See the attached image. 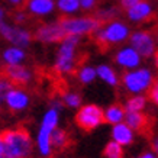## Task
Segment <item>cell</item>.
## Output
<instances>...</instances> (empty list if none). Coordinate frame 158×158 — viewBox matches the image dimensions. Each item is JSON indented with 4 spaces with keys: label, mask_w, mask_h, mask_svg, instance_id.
<instances>
[{
    "label": "cell",
    "mask_w": 158,
    "mask_h": 158,
    "mask_svg": "<svg viewBox=\"0 0 158 158\" xmlns=\"http://www.w3.org/2000/svg\"><path fill=\"white\" fill-rule=\"evenodd\" d=\"M96 70L94 68L89 67V65H84V67H80L78 71H77V78L78 81L83 83V84H89L91 83L94 78H96Z\"/></svg>",
    "instance_id": "24"
},
{
    "label": "cell",
    "mask_w": 158,
    "mask_h": 158,
    "mask_svg": "<svg viewBox=\"0 0 158 158\" xmlns=\"http://www.w3.org/2000/svg\"><path fill=\"white\" fill-rule=\"evenodd\" d=\"M103 157L105 158H123V149L119 144H116L115 141L107 142L103 149Z\"/></svg>",
    "instance_id": "23"
},
{
    "label": "cell",
    "mask_w": 158,
    "mask_h": 158,
    "mask_svg": "<svg viewBox=\"0 0 158 158\" xmlns=\"http://www.w3.org/2000/svg\"><path fill=\"white\" fill-rule=\"evenodd\" d=\"M139 2H142V0H120V6L125 9H131L135 5H138Z\"/></svg>",
    "instance_id": "32"
},
{
    "label": "cell",
    "mask_w": 158,
    "mask_h": 158,
    "mask_svg": "<svg viewBox=\"0 0 158 158\" xmlns=\"http://www.w3.org/2000/svg\"><path fill=\"white\" fill-rule=\"evenodd\" d=\"M112 136H113L116 144H119V145H129L134 141L132 131H131V128L126 123L115 125L113 131H112Z\"/></svg>",
    "instance_id": "18"
},
{
    "label": "cell",
    "mask_w": 158,
    "mask_h": 158,
    "mask_svg": "<svg viewBox=\"0 0 158 158\" xmlns=\"http://www.w3.org/2000/svg\"><path fill=\"white\" fill-rule=\"evenodd\" d=\"M61 100L65 106L73 107V109H76V107L81 105V96L78 93H74V91H64V93H61Z\"/></svg>",
    "instance_id": "26"
},
{
    "label": "cell",
    "mask_w": 158,
    "mask_h": 158,
    "mask_svg": "<svg viewBox=\"0 0 158 158\" xmlns=\"http://www.w3.org/2000/svg\"><path fill=\"white\" fill-rule=\"evenodd\" d=\"M91 36L94 39V42L97 44L99 49L106 52L112 44L122 42L129 36V28L120 22H110L106 28L102 26L96 32H93Z\"/></svg>",
    "instance_id": "3"
},
{
    "label": "cell",
    "mask_w": 158,
    "mask_h": 158,
    "mask_svg": "<svg viewBox=\"0 0 158 158\" xmlns=\"http://www.w3.org/2000/svg\"><path fill=\"white\" fill-rule=\"evenodd\" d=\"M131 44L132 47L139 55L148 58L151 55H154V51H155V42H154L152 35L149 32H145V31H139V32H135V34L131 35Z\"/></svg>",
    "instance_id": "13"
},
{
    "label": "cell",
    "mask_w": 158,
    "mask_h": 158,
    "mask_svg": "<svg viewBox=\"0 0 158 158\" xmlns=\"http://www.w3.org/2000/svg\"><path fill=\"white\" fill-rule=\"evenodd\" d=\"M125 118V107L122 105H112L107 107V110L105 112V120L106 123H113L118 125Z\"/></svg>",
    "instance_id": "20"
},
{
    "label": "cell",
    "mask_w": 158,
    "mask_h": 158,
    "mask_svg": "<svg viewBox=\"0 0 158 158\" xmlns=\"http://www.w3.org/2000/svg\"><path fill=\"white\" fill-rule=\"evenodd\" d=\"M0 109H2V103H0Z\"/></svg>",
    "instance_id": "39"
},
{
    "label": "cell",
    "mask_w": 158,
    "mask_h": 158,
    "mask_svg": "<svg viewBox=\"0 0 158 158\" xmlns=\"http://www.w3.org/2000/svg\"><path fill=\"white\" fill-rule=\"evenodd\" d=\"M3 103H5V106L10 112L18 113V112H22V110L28 109L29 103H31V97H29L28 91H25L22 87L13 86L6 93Z\"/></svg>",
    "instance_id": "11"
},
{
    "label": "cell",
    "mask_w": 158,
    "mask_h": 158,
    "mask_svg": "<svg viewBox=\"0 0 158 158\" xmlns=\"http://www.w3.org/2000/svg\"><path fill=\"white\" fill-rule=\"evenodd\" d=\"M58 125V110L51 109L47 110V113L44 115L41 126L38 131V136H36V147L38 151L42 157H49L52 154L51 148V135L55 131Z\"/></svg>",
    "instance_id": "4"
},
{
    "label": "cell",
    "mask_w": 158,
    "mask_h": 158,
    "mask_svg": "<svg viewBox=\"0 0 158 158\" xmlns=\"http://www.w3.org/2000/svg\"><path fill=\"white\" fill-rule=\"evenodd\" d=\"M9 2L12 3V5H20V3H22L23 0H9Z\"/></svg>",
    "instance_id": "37"
},
{
    "label": "cell",
    "mask_w": 158,
    "mask_h": 158,
    "mask_svg": "<svg viewBox=\"0 0 158 158\" xmlns=\"http://www.w3.org/2000/svg\"><path fill=\"white\" fill-rule=\"evenodd\" d=\"M61 28L64 29L65 35H89L96 32L97 29L102 28V23L94 16H81V18H71V16H64L58 20Z\"/></svg>",
    "instance_id": "5"
},
{
    "label": "cell",
    "mask_w": 158,
    "mask_h": 158,
    "mask_svg": "<svg viewBox=\"0 0 158 158\" xmlns=\"http://www.w3.org/2000/svg\"><path fill=\"white\" fill-rule=\"evenodd\" d=\"M119 9L118 7H105V9H99L94 13V18H96L99 22L102 23V26L105 23H107V22H110L112 19H115V18H118L119 16Z\"/></svg>",
    "instance_id": "21"
},
{
    "label": "cell",
    "mask_w": 158,
    "mask_h": 158,
    "mask_svg": "<svg viewBox=\"0 0 158 158\" xmlns=\"http://www.w3.org/2000/svg\"><path fill=\"white\" fill-rule=\"evenodd\" d=\"M138 158H155L152 155V154H149V152H144V154H141Z\"/></svg>",
    "instance_id": "36"
},
{
    "label": "cell",
    "mask_w": 158,
    "mask_h": 158,
    "mask_svg": "<svg viewBox=\"0 0 158 158\" xmlns=\"http://www.w3.org/2000/svg\"><path fill=\"white\" fill-rule=\"evenodd\" d=\"M12 87H13V84H12L7 78H5L3 76H0V103H3L6 93H7Z\"/></svg>",
    "instance_id": "28"
},
{
    "label": "cell",
    "mask_w": 158,
    "mask_h": 158,
    "mask_svg": "<svg viewBox=\"0 0 158 158\" xmlns=\"http://www.w3.org/2000/svg\"><path fill=\"white\" fill-rule=\"evenodd\" d=\"M76 120L77 126L83 129L84 132H90V131L96 129L97 126L106 123L105 120V112L102 107L97 105H86L81 106L78 112L76 113Z\"/></svg>",
    "instance_id": "6"
},
{
    "label": "cell",
    "mask_w": 158,
    "mask_h": 158,
    "mask_svg": "<svg viewBox=\"0 0 158 158\" xmlns=\"http://www.w3.org/2000/svg\"><path fill=\"white\" fill-rule=\"evenodd\" d=\"M151 148H152V151L158 155V136H157V138H154L152 141H151Z\"/></svg>",
    "instance_id": "33"
},
{
    "label": "cell",
    "mask_w": 158,
    "mask_h": 158,
    "mask_svg": "<svg viewBox=\"0 0 158 158\" xmlns=\"http://www.w3.org/2000/svg\"><path fill=\"white\" fill-rule=\"evenodd\" d=\"M0 36L10 42L13 47L26 48L32 42L34 35L29 32L26 28H22L19 25H12L7 22H0Z\"/></svg>",
    "instance_id": "7"
},
{
    "label": "cell",
    "mask_w": 158,
    "mask_h": 158,
    "mask_svg": "<svg viewBox=\"0 0 158 158\" xmlns=\"http://www.w3.org/2000/svg\"><path fill=\"white\" fill-rule=\"evenodd\" d=\"M157 36H158V34H157Z\"/></svg>",
    "instance_id": "40"
},
{
    "label": "cell",
    "mask_w": 158,
    "mask_h": 158,
    "mask_svg": "<svg viewBox=\"0 0 158 158\" xmlns=\"http://www.w3.org/2000/svg\"><path fill=\"white\" fill-rule=\"evenodd\" d=\"M5 158H31L34 142L25 128H12L2 132Z\"/></svg>",
    "instance_id": "1"
},
{
    "label": "cell",
    "mask_w": 158,
    "mask_h": 158,
    "mask_svg": "<svg viewBox=\"0 0 158 158\" xmlns=\"http://www.w3.org/2000/svg\"><path fill=\"white\" fill-rule=\"evenodd\" d=\"M152 16V6L148 2H139L138 5H135L134 7L128 9V18L134 22H139V20H145Z\"/></svg>",
    "instance_id": "15"
},
{
    "label": "cell",
    "mask_w": 158,
    "mask_h": 158,
    "mask_svg": "<svg viewBox=\"0 0 158 158\" xmlns=\"http://www.w3.org/2000/svg\"><path fill=\"white\" fill-rule=\"evenodd\" d=\"M80 44V36L67 35L61 41V45L57 51V58L54 62V71L58 76H67L77 73L78 58H77V47Z\"/></svg>",
    "instance_id": "2"
},
{
    "label": "cell",
    "mask_w": 158,
    "mask_h": 158,
    "mask_svg": "<svg viewBox=\"0 0 158 158\" xmlns=\"http://www.w3.org/2000/svg\"><path fill=\"white\" fill-rule=\"evenodd\" d=\"M154 55H155V65L158 67V51H157L155 54H154Z\"/></svg>",
    "instance_id": "38"
},
{
    "label": "cell",
    "mask_w": 158,
    "mask_h": 158,
    "mask_svg": "<svg viewBox=\"0 0 158 158\" xmlns=\"http://www.w3.org/2000/svg\"><path fill=\"white\" fill-rule=\"evenodd\" d=\"M96 73L99 74L102 80H105L106 83H109L112 86H116L118 84V77H116V73L112 70L107 65H100V67L96 70Z\"/></svg>",
    "instance_id": "25"
},
{
    "label": "cell",
    "mask_w": 158,
    "mask_h": 158,
    "mask_svg": "<svg viewBox=\"0 0 158 158\" xmlns=\"http://www.w3.org/2000/svg\"><path fill=\"white\" fill-rule=\"evenodd\" d=\"M0 158H5V155H3V139H2V134H0Z\"/></svg>",
    "instance_id": "35"
},
{
    "label": "cell",
    "mask_w": 158,
    "mask_h": 158,
    "mask_svg": "<svg viewBox=\"0 0 158 158\" xmlns=\"http://www.w3.org/2000/svg\"><path fill=\"white\" fill-rule=\"evenodd\" d=\"M97 0H80V9L84 10H90L96 6Z\"/></svg>",
    "instance_id": "31"
},
{
    "label": "cell",
    "mask_w": 158,
    "mask_h": 158,
    "mask_svg": "<svg viewBox=\"0 0 158 158\" xmlns=\"http://www.w3.org/2000/svg\"><path fill=\"white\" fill-rule=\"evenodd\" d=\"M125 120H126V125L131 129L136 131L142 136L151 138L154 119L149 115H145V113H141V112H126L125 113Z\"/></svg>",
    "instance_id": "10"
},
{
    "label": "cell",
    "mask_w": 158,
    "mask_h": 158,
    "mask_svg": "<svg viewBox=\"0 0 158 158\" xmlns=\"http://www.w3.org/2000/svg\"><path fill=\"white\" fill-rule=\"evenodd\" d=\"M2 76L7 78L13 86L16 87H25L28 86L29 83L32 81V71L26 68L25 65H6L3 68V73H2Z\"/></svg>",
    "instance_id": "12"
},
{
    "label": "cell",
    "mask_w": 158,
    "mask_h": 158,
    "mask_svg": "<svg viewBox=\"0 0 158 158\" xmlns=\"http://www.w3.org/2000/svg\"><path fill=\"white\" fill-rule=\"evenodd\" d=\"M12 18H13V20H15V23L16 25H22V23H25V22L28 20L29 16H28V13H26L25 10H16Z\"/></svg>",
    "instance_id": "30"
},
{
    "label": "cell",
    "mask_w": 158,
    "mask_h": 158,
    "mask_svg": "<svg viewBox=\"0 0 158 158\" xmlns=\"http://www.w3.org/2000/svg\"><path fill=\"white\" fill-rule=\"evenodd\" d=\"M54 9H55L54 0H26L25 2V12L36 18H42L52 13Z\"/></svg>",
    "instance_id": "14"
},
{
    "label": "cell",
    "mask_w": 158,
    "mask_h": 158,
    "mask_svg": "<svg viewBox=\"0 0 158 158\" xmlns=\"http://www.w3.org/2000/svg\"><path fill=\"white\" fill-rule=\"evenodd\" d=\"M116 62L120 64L122 67H128V68H132V67H136L139 65V54L135 51V49H131V48H125L122 51L116 54Z\"/></svg>",
    "instance_id": "17"
},
{
    "label": "cell",
    "mask_w": 158,
    "mask_h": 158,
    "mask_svg": "<svg viewBox=\"0 0 158 158\" xmlns=\"http://www.w3.org/2000/svg\"><path fill=\"white\" fill-rule=\"evenodd\" d=\"M70 144H71V138L67 131L61 129V128H55V131L51 135V148L55 151H64L70 147Z\"/></svg>",
    "instance_id": "19"
},
{
    "label": "cell",
    "mask_w": 158,
    "mask_h": 158,
    "mask_svg": "<svg viewBox=\"0 0 158 158\" xmlns=\"http://www.w3.org/2000/svg\"><path fill=\"white\" fill-rule=\"evenodd\" d=\"M5 19H6V10L0 6V22H5Z\"/></svg>",
    "instance_id": "34"
},
{
    "label": "cell",
    "mask_w": 158,
    "mask_h": 158,
    "mask_svg": "<svg viewBox=\"0 0 158 158\" xmlns=\"http://www.w3.org/2000/svg\"><path fill=\"white\" fill-rule=\"evenodd\" d=\"M57 9L64 15H71L80 9V0H57Z\"/></svg>",
    "instance_id": "22"
},
{
    "label": "cell",
    "mask_w": 158,
    "mask_h": 158,
    "mask_svg": "<svg viewBox=\"0 0 158 158\" xmlns=\"http://www.w3.org/2000/svg\"><path fill=\"white\" fill-rule=\"evenodd\" d=\"M147 99L144 96H135L131 97L129 100L126 102V110L128 112H141L145 107Z\"/></svg>",
    "instance_id": "27"
},
{
    "label": "cell",
    "mask_w": 158,
    "mask_h": 158,
    "mask_svg": "<svg viewBox=\"0 0 158 158\" xmlns=\"http://www.w3.org/2000/svg\"><path fill=\"white\" fill-rule=\"evenodd\" d=\"M25 58H26L25 49L19 48V47H13V45L7 47L2 52V60L6 65H19Z\"/></svg>",
    "instance_id": "16"
},
{
    "label": "cell",
    "mask_w": 158,
    "mask_h": 158,
    "mask_svg": "<svg viewBox=\"0 0 158 158\" xmlns=\"http://www.w3.org/2000/svg\"><path fill=\"white\" fill-rule=\"evenodd\" d=\"M148 97H149V100L152 102L154 105L158 106V80H155V81L151 84L149 91H148Z\"/></svg>",
    "instance_id": "29"
},
{
    "label": "cell",
    "mask_w": 158,
    "mask_h": 158,
    "mask_svg": "<svg viewBox=\"0 0 158 158\" xmlns=\"http://www.w3.org/2000/svg\"><path fill=\"white\" fill-rule=\"evenodd\" d=\"M122 83L129 91L139 93V91L149 89L154 83V78L149 70H136L132 73H123Z\"/></svg>",
    "instance_id": "8"
},
{
    "label": "cell",
    "mask_w": 158,
    "mask_h": 158,
    "mask_svg": "<svg viewBox=\"0 0 158 158\" xmlns=\"http://www.w3.org/2000/svg\"><path fill=\"white\" fill-rule=\"evenodd\" d=\"M32 35H34V39H36V41L42 44L61 42L62 39L67 36L64 29L61 28L60 22H49V23L39 25Z\"/></svg>",
    "instance_id": "9"
}]
</instances>
